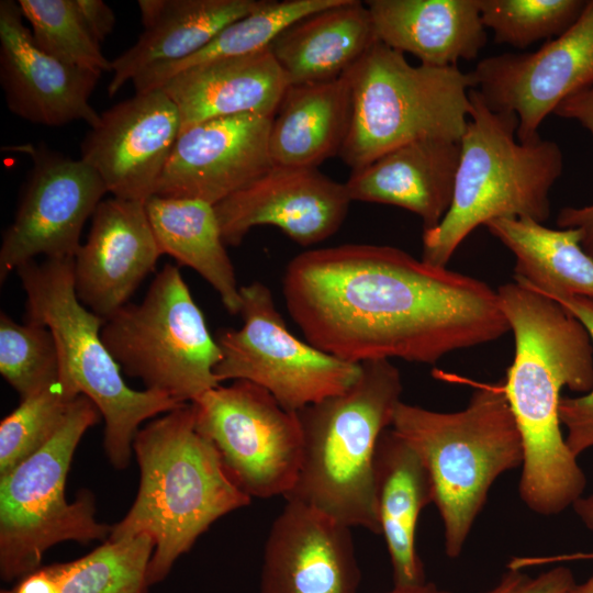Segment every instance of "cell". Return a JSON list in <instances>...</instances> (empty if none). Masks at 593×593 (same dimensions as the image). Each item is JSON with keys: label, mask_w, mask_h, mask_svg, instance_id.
I'll use <instances>...</instances> for the list:
<instances>
[{"label": "cell", "mask_w": 593, "mask_h": 593, "mask_svg": "<svg viewBox=\"0 0 593 593\" xmlns=\"http://www.w3.org/2000/svg\"><path fill=\"white\" fill-rule=\"evenodd\" d=\"M282 292L306 342L342 360L435 363L510 331L496 290L384 245L306 250Z\"/></svg>", "instance_id": "obj_1"}, {"label": "cell", "mask_w": 593, "mask_h": 593, "mask_svg": "<svg viewBox=\"0 0 593 593\" xmlns=\"http://www.w3.org/2000/svg\"><path fill=\"white\" fill-rule=\"evenodd\" d=\"M496 292L515 343L504 390L524 450L518 493L530 511L559 514L585 488L561 433V391L593 389V343L583 324L553 299L516 281Z\"/></svg>", "instance_id": "obj_2"}, {"label": "cell", "mask_w": 593, "mask_h": 593, "mask_svg": "<svg viewBox=\"0 0 593 593\" xmlns=\"http://www.w3.org/2000/svg\"><path fill=\"white\" fill-rule=\"evenodd\" d=\"M133 454L141 471L138 491L108 539L152 537L150 586L165 580L176 560L216 519L249 505L251 499L226 475L212 443L198 430L192 402L141 427Z\"/></svg>", "instance_id": "obj_3"}, {"label": "cell", "mask_w": 593, "mask_h": 593, "mask_svg": "<svg viewBox=\"0 0 593 593\" xmlns=\"http://www.w3.org/2000/svg\"><path fill=\"white\" fill-rule=\"evenodd\" d=\"M425 463L444 526L445 552L463 550L488 493L506 471L522 467L523 443L504 379L481 384L467 406L436 412L400 402L390 426Z\"/></svg>", "instance_id": "obj_4"}, {"label": "cell", "mask_w": 593, "mask_h": 593, "mask_svg": "<svg viewBox=\"0 0 593 593\" xmlns=\"http://www.w3.org/2000/svg\"><path fill=\"white\" fill-rule=\"evenodd\" d=\"M345 392L298 413L303 438L298 480L286 500H296L343 524L380 535L373 462L379 437L391 426L403 390L388 359L360 363Z\"/></svg>", "instance_id": "obj_5"}, {"label": "cell", "mask_w": 593, "mask_h": 593, "mask_svg": "<svg viewBox=\"0 0 593 593\" xmlns=\"http://www.w3.org/2000/svg\"><path fill=\"white\" fill-rule=\"evenodd\" d=\"M470 99L450 208L436 227L423 231L422 260L440 267H447L472 231L493 220L544 223L550 214V189L563 171L556 142L521 143L514 113L491 110L477 89Z\"/></svg>", "instance_id": "obj_6"}, {"label": "cell", "mask_w": 593, "mask_h": 593, "mask_svg": "<svg viewBox=\"0 0 593 593\" xmlns=\"http://www.w3.org/2000/svg\"><path fill=\"white\" fill-rule=\"evenodd\" d=\"M74 258L31 260L16 269L26 294V321L47 326L59 354V380L86 395L105 422L103 447L111 465L125 469L139 426L181 404L169 395L131 389L101 339L104 320L78 299Z\"/></svg>", "instance_id": "obj_7"}, {"label": "cell", "mask_w": 593, "mask_h": 593, "mask_svg": "<svg viewBox=\"0 0 593 593\" xmlns=\"http://www.w3.org/2000/svg\"><path fill=\"white\" fill-rule=\"evenodd\" d=\"M347 75L353 116L338 156L353 170L412 142L461 139L475 88L471 71L414 66L404 54L377 42Z\"/></svg>", "instance_id": "obj_8"}, {"label": "cell", "mask_w": 593, "mask_h": 593, "mask_svg": "<svg viewBox=\"0 0 593 593\" xmlns=\"http://www.w3.org/2000/svg\"><path fill=\"white\" fill-rule=\"evenodd\" d=\"M100 412L79 394L53 438L9 473L0 477V574L5 582L38 570L52 546L66 540L87 545L108 540L112 526L96 518L92 492L66 497L74 454Z\"/></svg>", "instance_id": "obj_9"}, {"label": "cell", "mask_w": 593, "mask_h": 593, "mask_svg": "<svg viewBox=\"0 0 593 593\" xmlns=\"http://www.w3.org/2000/svg\"><path fill=\"white\" fill-rule=\"evenodd\" d=\"M101 339L124 373L179 403L220 385V346L174 265L156 275L139 303L104 320Z\"/></svg>", "instance_id": "obj_10"}, {"label": "cell", "mask_w": 593, "mask_h": 593, "mask_svg": "<svg viewBox=\"0 0 593 593\" xmlns=\"http://www.w3.org/2000/svg\"><path fill=\"white\" fill-rule=\"evenodd\" d=\"M239 328L217 333L221 383L246 380L269 391L290 412L342 394L359 378L361 366L326 354L294 336L276 309L271 290L259 281L239 289Z\"/></svg>", "instance_id": "obj_11"}, {"label": "cell", "mask_w": 593, "mask_h": 593, "mask_svg": "<svg viewBox=\"0 0 593 593\" xmlns=\"http://www.w3.org/2000/svg\"><path fill=\"white\" fill-rule=\"evenodd\" d=\"M198 430L215 448L231 481L250 499L286 496L293 489L303 438L296 412L246 380L211 389L192 402Z\"/></svg>", "instance_id": "obj_12"}, {"label": "cell", "mask_w": 593, "mask_h": 593, "mask_svg": "<svg viewBox=\"0 0 593 593\" xmlns=\"http://www.w3.org/2000/svg\"><path fill=\"white\" fill-rule=\"evenodd\" d=\"M32 168L15 216L0 248V279L35 260L75 258L87 220L108 192L98 172L45 145H21Z\"/></svg>", "instance_id": "obj_13"}, {"label": "cell", "mask_w": 593, "mask_h": 593, "mask_svg": "<svg viewBox=\"0 0 593 593\" xmlns=\"http://www.w3.org/2000/svg\"><path fill=\"white\" fill-rule=\"evenodd\" d=\"M485 104L514 113L521 143L540 139L546 118L570 96L593 86V0L563 34L535 52L481 59L471 71Z\"/></svg>", "instance_id": "obj_14"}, {"label": "cell", "mask_w": 593, "mask_h": 593, "mask_svg": "<svg viewBox=\"0 0 593 593\" xmlns=\"http://www.w3.org/2000/svg\"><path fill=\"white\" fill-rule=\"evenodd\" d=\"M181 132L179 109L161 88L136 92L100 114L81 145L113 197L146 201L159 179Z\"/></svg>", "instance_id": "obj_15"}, {"label": "cell", "mask_w": 593, "mask_h": 593, "mask_svg": "<svg viewBox=\"0 0 593 593\" xmlns=\"http://www.w3.org/2000/svg\"><path fill=\"white\" fill-rule=\"evenodd\" d=\"M350 202L345 183L317 168L272 165L214 210L225 245L237 246L251 228L269 225L307 247L340 228Z\"/></svg>", "instance_id": "obj_16"}, {"label": "cell", "mask_w": 593, "mask_h": 593, "mask_svg": "<svg viewBox=\"0 0 593 593\" xmlns=\"http://www.w3.org/2000/svg\"><path fill=\"white\" fill-rule=\"evenodd\" d=\"M273 116L215 118L182 130L155 195L217 204L269 168Z\"/></svg>", "instance_id": "obj_17"}, {"label": "cell", "mask_w": 593, "mask_h": 593, "mask_svg": "<svg viewBox=\"0 0 593 593\" xmlns=\"http://www.w3.org/2000/svg\"><path fill=\"white\" fill-rule=\"evenodd\" d=\"M102 74L65 64L42 51L18 1H0V83L9 110L34 124L94 126L90 98Z\"/></svg>", "instance_id": "obj_18"}, {"label": "cell", "mask_w": 593, "mask_h": 593, "mask_svg": "<svg viewBox=\"0 0 593 593\" xmlns=\"http://www.w3.org/2000/svg\"><path fill=\"white\" fill-rule=\"evenodd\" d=\"M359 582L350 527L287 500L265 544L260 593H357Z\"/></svg>", "instance_id": "obj_19"}, {"label": "cell", "mask_w": 593, "mask_h": 593, "mask_svg": "<svg viewBox=\"0 0 593 593\" xmlns=\"http://www.w3.org/2000/svg\"><path fill=\"white\" fill-rule=\"evenodd\" d=\"M161 255L145 201L102 200L92 215L87 240L74 258L76 294L105 320L128 303Z\"/></svg>", "instance_id": "obj_20"}, {"label": "cell", "mask_w": 593, "mask_h": 593, "mask_svg": "<svg viewBox=\"0 0 593 593\" xmlns=\"http://www.w3.org/2000/svg\"><path fill=\"white\" fill-rule=\"evenodd\" d=\"M459 159L460 141H416L353 170L345 187L351 201L405 209L428 231L450 208Z\"/></svg>", "instance_id": "obj_21"}, {"label": "cell", "mask_w": 593, "mask_h": 593, "mask_svg": "<svg viewBox=\"0 0 593 593\" xmlns=\"http://www.w3.org/2000/svg\"><path fill=\"white\" fill-rule=\"evenodd\" d=\"M289 85L268 47L187 69L159 88L177 104L182 131L222 116H273Z\"/></svg>", "instance_id": "obj_22"}, {"label": "cell", "mask_w": 593, "mask_h": 593, "mask_svg": "<svg viewBox=\"0 0 593 593\" xmlns=\"http://www.w3.org/2000/svg\"><path fill=\"white\" fill-rule=\"evenodd\" d=\"M378 42L415 56L422 65L458 66L486 44L479 0H370Z\"/></svg>", "instance_id": "obj_23"}, {"label": "cell", "mask_w": 593, "mask_h": 593, "mask_svg": "<svg viewBox=\"0 0 593 593\" xmlns=\"http://www.w3.org/2000/svg\"><path fill=\"white\" fill-rule=\"evenodd\" d=\"M262 0H138L143 32L112 60L108 94L149 68L192 56Z\"/></svg>", "instance_id": "obj_24"}, {"label": "cell", "mask_w": 593, "mask_h": 593, "mask_svg": "<svg viewBox=\"0 0 593 593\" xmlns=\"http://www.w3.org/2000/svg\"><path fill=\"white\" fill-rule=\"evenodd\" d=\"M373 473L377 518L390 556L393 585L423 584L425 573L415 534L421 512L434 500L428 470L415 449L389 427L379 437Z\"/></svg>", "instance_id": "obj_25"}, {"label": "cell", "mask_w": 593, "mask_h": 593, "mask_svg": "<svg viewBox=\"0 0 593 593\" xmlns=\"http://www.w3.org/2000/svg\"><path fill=\"white\" fill-rule=\"evenodd\" d=\"M353 116V93L347 75L289 85L272 118L269 154L272 165L317 168L339 155Z\"/></svg>", "instance_id": "obj_26"}, {"label": "cell", "mask_w": 593, "mask_h": 593, "mask_svg": "<svg viewBox=\"0 0 593 593\" xmlns=\"http://www.w3.org/2000/svg\"><path fill=\"white\" fill-rule=\"evenodd\" d=\"M377 42L366 3L340 0L294 22L269 48L289 83L299 85L342 77Z\"/></svg>", "instance_id": "obj_27"}, {"label": "cell", "mask_w": 593, "mask_h": 593, "mask_svg": "<svg viewBox=\"0 0 593 593\" xmlns=\"http://www.w3.org/2000/svg\"><path fill=\"white\" fill-rule=\"evenodd\" d=\"M145 206L161 254L197 271L217 292L226 311L239 314L240 287L214 205L193 199L152 195Z\"/></svg>", "instance_id": "obj_28"}, {"label": "cell", "mask_w": 593, "mask_h": 593, "mask_svg": "<svg viewBox=\"0 0 593 593\" xmlns=\"http://www.w3.org/2000/svg\"><path fill=\"white\" fill-rule=\"evenodd\" d=\"M515 257L514 278L546 296L593 299V258L579 228L553 230L530 219H497L485 225Z\"/></svg>", "instance_id": "obj_29"}, {"label": "cell", "mask_w": 593, "mask_h": 593, "mask_svg": "<svg viewBox=\"0 0 593 593\" xmlns=\"http://www.w3.org/2000/svg\"><path fill=\"white\" fill-rule=\"evenodd\" d=\"M340 0H262L250 13L225 26L209 44L182 60L156 66L132 82L136 92L158 89L174 76L212 61L250 55L270 46L298 20L338 3Z\"/></svg>", "instance_id": "obj_30"}, {"label": "cell", "mask_w": 593, "mask_h": 593, "mask_svg": "<svg viewBox=\"0 0 593 593\" xmlns=\"http://www.w3.org/2000/svg\"><path fill=\"white\" fill-rule=\"evenodd\" d=\"M154 549L148 535L108 539L79 559L45 568L59 593H146Z\"/></svg>", "instance_id": "obj_31"}, {"label": "cell", "mask_w": 593, "mask_h": 593, "mask_svg": "<svg viewBox=\"0 0 593 593\" xmlns=\"http://www.w3.org/2000/svg\"><path fill=\"white\" fill-rule=\"evenodd\" d=\"M79 395L57 380L21 399L0 424V477L45 446L60 428Z\"/></svg>", "instance_id": "obj_32"}, {"label": "cell", "mask_w": 593, "mask_h": 593, "mask_svg": "<svg viewBox=\"0 0 593 593\" xmlns=\"http://www.w3.org/2000/svg\"><path fill=\"white\" fill-rule=\"evenodd\" d=\"M31 25L34 43L58 60L88 70L111 71L112 60L102 53L75 7L74 0H18Z\"/></svg>", "instance_id": "obj_33"}, {"label": "cell", "mask_w": 593, "mask_h": 593, "mask_svg": "<svg viewBox=\"0 0 593 593\" xmlns=\"http://www.w3.org/2000/svg\"><path fill=\"white\" fill-rule=\"evenodd\" d=\"M585 4L586 0H479L482 23L494 42L519 49L563 34Z\"/></svg>", "instance_id": "obj_34"}, {"label": "cell", "mask_w": 593, "mask_h": 593, "mask_svg": "<svg viewBox=\"0 0 593 593\" xmlns=\"http://www.w3.org/2000/svg\"><path fill=\"white\" fill-rule=\"evenodd\" d=\"M0 372L25 399L59 379V354L51 329L0 315Z\"/></svg>", "instance_id": "obj_35"}, {"label": "cell", "mask_w": 593, "mask_h": 593, "mask_svg": "<svg viewBox=\"0 0 593 593\" xmlns=\"http://www.w3.org/2000/svg\"><path fill=\"white\" fill-rule=\"evenodd\" d=\"M559 302L573 314L588 331L593 343V299L556 294L548 296ZM559 418L567 428L566 444L574 457L593 447V389L580 396H562Z\"/></svg>", "instance_id": "obj_36"}, {"label": "cell", "mask_w": 593, "mask_h": 593, "mask_svg": "<svg viewBox=\"0 0 593 593\" xmlns=\"http://www.w3.org/2000/svg\"><path fill=\"white\" fill-rule=\"evenodd\" d=\"M575 584L571 569L555 567L537 575L508 568L491 589L481 593H567Z\"/></svg>", "instance_id": "obj_37"}, {"label": "cell", "mask_w": 593, "mask_h": 593, "mask_svg": "<svg viewBox=\"0 0 593 593\" xmlns=\"http://www.w3.org/2000/svg\"><path fill=\"white\" fill-rule=\"evenodd\" d=\"M74 2L85 26L93 40L101 45L114 29L113 10L102 0H74Z\"/></svg>", "instance_id": "obj_38"}, {"label": "cell", "mask_w": 593, "mask_h": 593, "mask_svg": "<svg viewBox=\"0 0 593 593\" xmlns=\"http://www.w3.org/2000/svg\"><path fill=\"white\" fill-rule=\"evenodd\" d=\"M553 113L562 119L578 122L593 137V86L563 100Z\"/></svg>", "instance_id": "obj_39"}, {"label": "cell", "mask_w": 593, "mask_h": 593, "mask_svg": "<svg viewBox=\"0 0 593 593\" xmlns=\"http://www.w3.org/2000/svg\"><path fill=\"white\" fill-rule=\"evenodd\" d=\"M557 224L561 228H579L582 232V248L593 258V204L561 209Z\"/></svg>", "instance_id": "obj_40"}, {"label": "cell", "mask_w": 593, "mask_h": 593, "mask_svg": "<svg viewBox=\"0 0 593 593\" xmlns=\"http://www.w3.org/2000/svg\"><path fill=\"white\" fill-rule=\"evenodd\" d=\"M1 593H59V591L46 568H40L20 579L11 590Z\"/></svg>", "instance_id": "obj_41"}, {"label": "cell", "mask_w": 593, "mask_h": 593, "mask_svg": "<svg viewBox=\"0 0 593 593\" xmlns=\"http://www.w3.org/2000/svg\"><path fill=\"white\" fill-rule=\"evenodd\" d=\"M572 507L586 528L593 532V492L589 496L579 497Z\"/></svg>", "instance_id": "obj_42"}, {"label": "cell", "mask_w": 593, "mask_h": 593, "mask_svg": "<svg viewBox=\"0 0 593 593\" xmlns=\"http://www.w3.org/2000/svg\"><path fill=\"white\" fill-rule=\"evenodd\" d=\"M382 593H451V592L448 590L440 589L434 583L425 582L423 584L412 585V586L393 585V588L390 591L382 592Z\"/></svg>", "instance_id": "obj_43"}, {"label": "cell", "mask_w": 593, "mask_h": 593, "mask_svg": "<svg viewBox=\"0 0 593 593\" xmlns=\"http://www.w3.org/2000/svg\"><path fill=\"white\" fill-rule=\"evenodd\" d=\"M567 593H593V571L590 578L581 584H574Z\"/></svg>", "instance_id": "obj_44"}]
</instances>
